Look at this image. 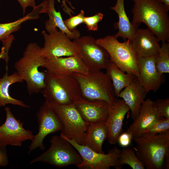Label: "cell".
<instances>
[{"instance_id": "cell-10", "label": "cell", "mask_w": 169, "mask_h": 169, "mask_svg": "<svg viewBox=\"0 0 169 169\" xmlns=\"http://www.w3.org/2000/svg\"><path fill=\"white\" fill-rule=\"evenodd\" d=\"M90 36H84L74 39L77 46L78 54L90 72L106 69L111 61L110 55L103 47Z\"/></svg>"}, {"instance_id": "cell-34", "label": "cell", "mask_w": 169, "mask_h": 169, "mask_svg": "<svg viewBox=\"0 0 169 169\" xmlns=\"http://www.w3.org/2000/svg\"><path fill=\"white\" fill-rule=\"evenodd\" d=\"M132 139L131 135L126 131L120 134L118 137L117 142L121 146L125 147L130 145Z\"/></svg>"}, {"instance_id": "cell-5", "label": "cell", "mask_w": 169, "mask_h": 169, "mask_svg": "<svg viewBox=\"0 0 169 169\" xmlns=\"http://www.w3.org/2000/svg\"><path fill=\"white\" fill-rule=\"evenodd\" d=\"M72 74L79 83L81 96L84 99L90 101L104 100L110 105L117 100L111 79L101 70L90 71L87 74Z\"/></svg>"}, {"instance_id": "cell-21", "label": "cell", "mask_w": 169, "mask_h": 169, "mask_svg": "<svg viewBox=\"0 0 169 169\" xmlns=\"http://www.w3.org/2000/svg\"><path fill=\"white\" fill-rule=\"evenodd\" d=\"M54 4L55 0H47L44 13L48 14L49 18L45 23L46 32L49 33H51L58 28L65 33L71 40L79 38L80 33L78 29H75L70 31L67 28L60 12L55 10Z\"/></svg>"}, {"instance_id": "cell-22", "label": "cell", "mask_w": 169, "mask_h": 169, "mask_svg": "<svg viewBox=\"0 0 169 169\" xmlns=\"http://www.w3.org/2000/svg\"><path fill=\"white\" fill-rule=\"evenodd\" d=\"M105 122L89 124L83 145L96 152L104 153L102 146L108 135Z\"/></svg>"}, {"instance_id": "cell-6", "label": "cell", "mask_w": 169, "mask_h": 169, "mask_svg": "<svg viewBox=\"0 0 169 169\" xmlns=\"http://www.w3.org/2000/svg\"><path fill=\"white\" fill-rule=\"evenodd\" d=\"M96 43L104 48L108 53L111 61L121 70L139 77L137 56L127 39L120 42L114 35H107L97 39Z\"/></svg>"}, {"instance_id": "cell-28", "label": "cell", "mask_w": 169, "mask_h": 169, "mask_svg": "<svg viewBox=\"0 0 169 169\" xmlns=\"http://www.w3.org/2000/svg\"><path fill=\"white\" fill-rule=\"evenodd\" d=\"M156 68L161 74L169 73V44L161 41L160 52L155 57Z\"/></svg>"}, {"instance_id": "cell-8", "label": "cell", "mask_w": 169, "mask_h": 169, "mask_svg": "<svg viewBox=\"0 0 169 169\" xmlns=\"http://www.w3.org/2000/svg\"><path fill=\"white\" fill-rule=\"evenodd\" d=\"M49 102L63 125L61 133L68 138L83 145L89 124L83 120L73 104L61 105Z\"/></svg>"}, {"instance_id": "cell-19", "label": "cell", "mask_w": 169, "mask_h": 169, "mask_svg": "<svg viewBox=\"0 0 169 169\" xmlns=\"http://www.w3.org/2000/svg\"><path fill=\"white\" fill-rule=\"evenodd\" d=\"M130 41L137 57H155L160 52V41L148 28H138Z\"/></svg>"}, {"instance_id": "cell-37", "label": "cell", "mask_w": 169, "mask_h": 169, "mask_svg": "<svg viewBox=\"0 0 169 169\" xmlns=\"http://www.w3.org/2000/svg\"><path fill=\"white\" fill-rule=\"evenodd\" d=\"M62 4L61 6L63 8L64 12L67 14L69 15V16H72L71 14H74V12L72 9L68 7L67 5V3L69 5L71 8L73 9H75V8L73 6L69 0H62Z\"/></svg>"}, {"instance_id": "cell-9", "label": "cell", "mask_w": 169, "mask_h": 169, "mask_svg": "<svg viewBox=\"0 0 169 169\" xmlns=\"http://www.w3.org/2000/svg\"><path fill=\"white\" fill-rule=\"evenodd\" d=\"M60 136L67 140L76 149L82 158V161L76 166L80 169H109L113 166L119 169L118 160L121 150L115 146L108 153L96 152L88 147L79 144L74 140L68 138L62 133Z\"/></svg>"}, {"instance_id": "cell-3", "label": "cell", "mask_w": 169, "mask_h": 169, "mask_svg": "<svg viewBox=\"0 0 169 169\" xmlns=\"http://www.w3.org/2000/svg\"><path fill=\"white\" fill-rule=\"evenodd\" d=\"M136 155L147 169H162L164 158L169 151V132L156 135L143 133L133 138Z\"/></svg>"}, {"instance_id": "cell-29", "label": "cell", "mask_w": 169, "mask_h": 169, "mask_svg": "<svg viewBox=\"0 0 169 169\" xmlns=\"http://www.w3.org/2000/svg\"><path fill=\"white\" fill-rule=\"evenodd\" d=\"M169 132V119L162 117L154 121L145 131L144 133L156 135Z\"/></svg>"}, {"instance_id": "cell-2", "label": "cell", "mask_w": 169, "mask_h": 169, "mask_svg": "<svg viewBox=\"0 0 169 169\" xmlns=\"http://www.w3.org/2000/svg\"><path fill=\"white\" fill-rule=\"evenodd\" d=\"M41 49L36 43L28 44L22 57L14 64L16 72L26 83L29 95L41 92L45 86V71L39 69L45 60L41 54Z\"/></svg>"}, {"instance_id": "cell-14", "label": "cell", "mask_w": 169, "mask_h": 169, "mask_svg": "<svg viewBox=\"0 0 169 169\" xmlns=\"http://www.w3.org/2000/svg\"><path fill=\"white\" fill-rule=\"evenodd\" d=\"M42 67L54 74L64 75L77 73L87 74L90 72L80 57L77 54L73 56L45 58Z\"/></svg>"}, {"instance_id": "cell-40", "label": "cell", "mask_w": 169, "mask_h": 169, "mask_svg": "<svg viewBox=\"0 0 169 169\" xmlns=\"http://www.w3.org/2000/svg\"><path fill=\"white\" fill-rule=\"evenodd\" d=\"M160 1L164 4L167 10H169V0H159Z\"/></svg>"}, {"instance_id": "cell-38", "label": "cell", "mask_w": 169, "mask_h": 169, "mask_svg": "<svg viewBox=\"0 0 169 169\" xmlns=\"http://www.w3.org/2000/svg\"><path fill=\"white\" fill-rule=\"evenodd\" d=\"M164 166L166 169H169V151L165 154L163 161Z\"/></svg>"}, {"instance_id": "cell-11", "label": "cell", "mask_w": 169, "mask_h": 169, "mask_svg": "<svg viewBox=\"0 0 169 169\" xmlns=\"http://www.w3.org/2000/svg\"><path fill=\"white\" fill-rule=\"evenodd\" d=\"M38 123V132L34 136L28 147V154L37 148L42 150L45 149L43 141L49 134L59 131L63 128L62 123L58 116L51 107L49 103L45 100L36 114Z\"/></svg>"}, {"instance_id": "cell-24", "label": "cell", "mask_w": 169, "mask_h": 169, "mask_svg": "<svg viewBox=\"0 0 169 169\" xmlns=\"http://www.w3.org/2000/svg\"><path fill=\"white\" fill-rule=\"evenodd\" d=\"M23 81V80L16 71L9 75L6 72L3 76L0 78V107L11 104L23 108L30 107L23 101L12 97L9 93L10 85L16 83Z\"/></svg>"}, {"instance_id": "cell-12", "label": "cell", "mask_w": 169, "mask_h": 169, "mask_svg": "<svg viewBox=\"0 0 169 169\" xmlns=\"http://www.w3.org/2000/svg\"><path fill=\"white\" fill-rule=\"evenodd\" d=\"M44 40L41 54L45 58L63 57L78 54V48L68 36L57 28L51 33L44 30L41 33Z\"/></svg>"}, {"instance_id": "cell-23", "label": "cell", "mask_w": 169, "mask_h": 169, "mask_svg": "<svg viewBox=\"0 0 169 169\" xmlns=\"http://www.w3.org/2000/svg\"><path fill=\"white\" fill-rule=\"evenodd\" d=\"M117 14L118 22L116 24L118 29L114 35L116 38L121 37L124 40L126 38L132 40L134 38L138 28L131 24L126 13L124 5V0H117L115 5L110 8Z\"/></svg>"}, {"instance_id": "cell-25", "label": "cell", "mask_w": 169, "mask_h": 169, "mask_svg": "<svg viewBox=\"0 0 169 169\" xmlns=\"http://www.w3.org/2000/svg\"><path fill=\"white\" fill-rule=\"evenodd\" d=\"M105 69V73L111 80L116 97H118L123 89L129 85L136 78L132 74H125L111 61Z\"/></svg>"}, {"instance_id": "cell-31", "label": "cell", "mask_w": 169, "mask_h": 169, "mask_svg": "<svg viewBox=\"0 0 169 169\" xmlns=\"http://www.w3.org/2000/svg\"><path fill=\"white\" fill-rule=\"evenodd\" d=\"M103 14L98 13L94 15L84 17L83 23H84L88 30L96 31L98 30V23L102 19Z\"/></svg>"}, {"instance_id": "cell-30", "label": "cell", "mask_w": 169, "mask_h": 169, "mask_svg": "<svg viewBox=\"0 0 169 169\" xmlns=\"http://www.w3.org/2000/svg\"><path fill=\"white\" fill-rule=\"evenodd\" d=\"M85 17L84 12L81 10L80 13L77 15L71 16L64 21V24L67 28L70 31H73L79 25L83 23L84 19Z\"/></svg>"}, {"instance_id": "cell-7", "label": "cell", "mask_w": 169, "mask_h": 169, "mask_svg": "<svg viewBox=\"0 0 169 169\" xmlns=\"http://www.w3.org/2000/svg\"><path fill=\"white\" fill-rule=\"evenodd\" d=\"M49 148L30 162H43L58 167L77 165L82 161V158L76 149L66 140L60 136H53L50 140Z\"/></svg>"}, {"instance_id": "cell-17", "label": "cell", "mask_w": 169, "mask_h": 169, "mask_svg": "<svg viewBox=\"0 0 169 169\" xmlns=\"http://www.w3.org/2000/svg\"><path fill=\"white\" fill-rule=\"evenodd\" d=\"M130 110L123 99H118L110 105L105 124L107 131V139L110 144L117 143L118 137L122 131L123 121L126 113Z\"/></svg>"}, {"instance_id": "cell-4", "label": "cell", "mask_w": 169, "mask_h": 169, "mask_svg": "<svg viewBox=\"0 0 169 169\" xmlns=\"http://www.w3.org/2000/svg\"><path fill=\"white\" fill-rule=\"evenodd\" d=\"M45 86L41 92L45 100L61 105L73 103L81 96L79 83L72 74H56L45 71Z\"/></svg>"}, {"instance_id": "cell-27", "label": "cell", "mask_w": 169, "mask_h": 169, "mask_svg": "<svg viewBox=\"0 0 169 169\" xmlns=\"http://www.w3.org/2000/svg\"><path fill=\"white\" fill-rule=\"evenodd\" d=\"M119 169L122 166L127 164L133 169H145L143 164L137 157L135 151L129 147H125L121 150L118 160Z\"/></svg>"}, {"instance_id": "cell-16", "label": "cell", "mask_w": 169, "mask_h": 169, "mask_svg": "<svg viewBox=\"0 0 169 169\" xmlns=\"http://www.w3.org/2000/svg\"><path fill=\"white\" fill-rule=\"evenodd\" d=\"M139 77L137 78L146 93L150 91L156 92L165 81L163 74L157 70L155 57H137Z\"/></svg>"}, {"instance_id": "cell-13", "label": "cell", "mask_w": 169, "mask_h": 169, "mask_svg": "<svg viewBox=\"0 0 169 169\" xmlns=\"http://www.w3.org/2000/svg\"><path fill=\"white\" fill-rule=\"evenodd\" d=\"M4 110L6 118L0 125V146H19L24 141H32L34 136L33 132L24 128L23 123L15 118L9 107H6Z\"/></svg>"}, {"instance_id": "cell-35", "label": "cell", "mask_w": 169, "mask_h": 169, "mask_svg": "<svg viewBox=\"0 0 169 169\" xmlns=\"http://www.w3.org/2000/svg\"><path fill=\"white\" fill-rule=\"evenodd\" d=\"M8 162L6 147L0 146V166H7Z\"/></svg>"}, {"instance_id": "cell-26", "label": "cell", "mask_w": 169, "mask_h": 169, "mask_svg": "<svg viewBox=\"0 0 169 169\" xmlns=\"http://www.w3.org/2000/svg\"><path fill=\"white\" fill-rule=\"evenodd\" d=\"M29 13L18 20L9 23H0V42L19 30L21 24L29 20L39 18V14L42 13L43 6L41 3L36 6Z\"/></svg>"}, {"instance_id": "cell-39", "label": "cell", "mask_w": 169, "mask_h": 169, "mask_svg": "<svg viewBox=\"0 0 169 169\" xmlns=\"http://www.w3.org/2000/svg\"><path fill=\"white\" fill-rule=\"evenodd\" d=\"M5 57L6 55L4 48L3 47L1 48V51L0 52V59H2L4 60L5 59Z\"/></svg>"}, {"instance_id": "cell-33", "label": "cell", "mask_w": 169, "mask_h": 169, "mask_svg": "<svg viewBox=\"0 0 169 169\" xmlns=\"http://www.w3.org/2000/svg\"><path fill=\"white\" fill-rule=\"evenodd\" d=\"M14 38V36L12 34L1 41L3 45V47H4L5 49L6 57L4 60L6 64L5 68L6 72H8V63L9 60V51Z\"/></svg>"}, {"instance_id": "cell-18", "label": "cell", "mask_w": 169, "mask_h": 169, "mask_svg": "<svg viewBox=\"0 0 169 169\" xmlns=\"http://www.w3.org/2000/svg\"><path fill=\"white\" fill-rule=\"evenodd\" d=\"M162 117L154 102L147 98L142 103L138 116L126 131L132 138L139 137L154 121Z\"/></svg>"}, {"instance_id": "cell-20", "label": "cell", "mask_w": 169, "mask_h": 169, "mask_svg": "<svg viewBox=\"0 0 169 169\" xmlns=\"http://www.w3.org/2000/svg\"><path fill=\"white\" fill-rule=\"evenodd\" d=\"M146 94L137 78L119 94L118 97L122 98L129 107L131 112V118L133 120L138 116Z\"/></svg>"}, {"instance_id": "cell-15", "label": "cell", "mask_w": 169, "mask_h": 169, "mask_svg": "<svg viewBox=\"0 0 169 169\" xmlns=\"http://www.w3.org/2000/svg\"><path fill=\"white\" fill-rule=\"evenodd\" d=\"M73 104L83 120L89 124L106 121L108 118L110 105L106 101H90L80 96Z\"/></svg>"}, {"instance_id": "cell-36", "label": "cell", "mask_w": 169, "mask_h": 169, "mask_svg": "<svg viewBox=\"0 0 169 169\" xmlns=\"http://www.w3.org/2000/svg\"><path fill=\"white\" fill-rule=\"evenodd\" d=\"M19 3L22 8L23 15L25 14L26 9L28 7H32L33 8L36 6L35 0H16Z\"/></svg>"}, {"instance_id": "cell-32", "label": "cell", "mask_w": 169, "mask_h": 169, "mask_svg": "<svg viewBox=\"0 0 169 169\" xmlns=\"http://www.w3.org/2000/svg\"><path fill=\"white\" fill-rule=\"evenodd\" d=\"M154 102L157 110L161 116L169 119V98L157 99Z\"/></svg>"}, {"instance_id": "cell-41", "label": "cell", "mask_w": 169, "mask_h": 169, "mask_svg": "<svg viewBox=\"0 0 169 169\" xmlns=\"http://www.w3.org/2000/svg\"><path fill=\"white\" fill-rule=\"evenodd\" d=\"M1 0H0V1H1Z\"/></svg>"}, {"instance_id": "cell-1", "label": "cell", "mask_w": 169, "mask_h": 169, "mask_svg": "<svg viewBox=\"0 0 169 169\" xmlns=\"http://www.w3.org/2000/svg\"><path fill=\"white\" fill-rule=\"evenodd\" d=\"M133 19L136 28L142 23L147 26L159 41L169 42V17L163 4L159 0H132Z\"/></svg>"}]
</instances>
